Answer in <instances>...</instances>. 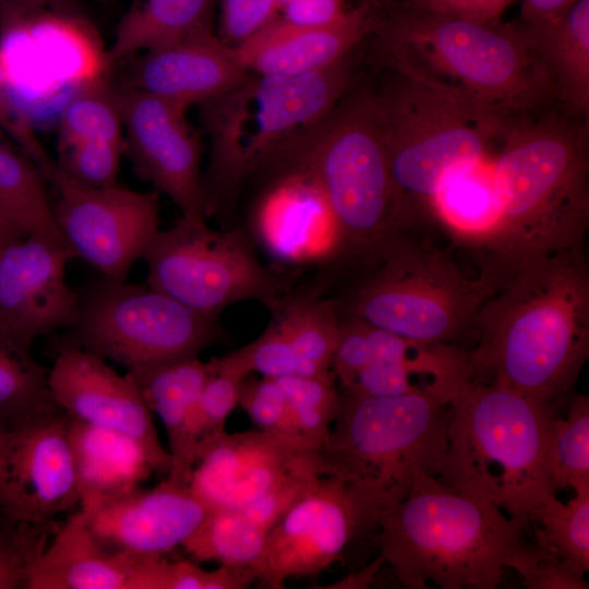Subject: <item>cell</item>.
Here are the masks:
<instances>
[{
	"label": "cell",
	"mask_w": 589,
	"mask_h": 589,
	"mask_svg": "<svg viewBox=\"0 0 589 589\" xmlns=\"http://www.w3.org/2000/svg\"><path fill=\"white\" fill-rule=\"evenodd\" d=\"M142 260L149 286L206 315L244 300L273 310L286 296L283 279L261 263L241 231L213 229L206 219L181 216L158 231Z\"/></svg>",
	"instance_id": "obj_12"
},
{
	"label": "cell",
	"mask_w": 589,
	"mask_h": 589,
	"mask_svg": "<svg viewBox=\"0 0 589 589\" xmlns=\"http://www.w3.org/2000/svg\"><path fill=\"white\" fill-rule=\"evenodd\" d=\"M74 259L65 242L39 233H15L0 244V336L33 348L75 323L80 294L65 279Z\"/></svg>",
	"instance_id": "obj_16"
},
{
	"label": "cell",
	"mask_w": 589,
	"mask_h": 589,
	"mask_svg": "<svg viewBox=\"0 0 589 589\" xmlns=\"http://www.w3.org/2000/svg\"><path fill=\"white\" fill-rule=\"evenodd\" d=\"M218 0H132L117 27L108 57L115 63L213 31Z\"/></svg>",
	"instance_id": "obj_28"
},
{
	"label": "cell",
	"mask_w": 589,
	"mask_h": 589,
	"mask_svg": "<svg viewBox=\"0 0 589 589\" xmlns=\"http://www.w3.org/2000/svg\"><path fill=\"white\" fill-rule=\"evenodd\" d=\"M373 527L378 554L410 589H494L506 569L521 576L544 558L527 524L421 469L406 498Z\"/></svg>",
	"instance_id": "obj_2"
},
{
	"label": "cell",
	"mask_w": 589,
	"mask_h": 589,
	"mask_svg": "<svg viewBox=\"0 0 589 589\" xmlns=\"http://www.w3.org/2000/svg\"><path fill=\"white\" fill-rule=\"evenodd\" d=\"M39 9L75 12L72 0H0V13L27 12Z\"/></svg>",
	"instance_id": "obj_52"
},
{
	"label": "cell",
	"mask_w": 589,
	"mask_h": 589,
	"mask_svg": "<svg viewBox=\"0 0 589 589\" xmlns=\"http://www.w3.org/2000/svg\"><path fill=\"white\" fill-rule=\"evenodd\" d=\"M284 392L297 432L321 444L340 407V393L332 370L313 375L274 378Z\"/></svg>",
	"instance_id": "obj_39"
},
{
	"label": "cell",
	"mask_w": 589,
	"mask_h": 589,
	"mask_svg": "<svg viewBox=\"0 0 589 589\" xmlns=\"http://www.w3.org/2000/svg\"><path fill=\"white\" fill-rule=\"evenodd\" d=\"M567 502L548 494L530 517L533 545L548 558L581 574L589 570V484L576 489Z\"/></svg>",
	"instance_id": "obj_32"
},
{
	"label": "cell",
	"mask_w": 589,
	"mask_h": 589,
	"mask_svg": "<svg viewBox=\"0 0 589 589\" xmlns=\"http://www.w3.org/2000/svg\"><path fill=\"white\" fill-rule=\"evenodd\" d=\"M211 360L218 369L242 380L255 372L271 378L313 375L275 318L257 338L248 345L221 358Z\"/></svg>",
	"instance_id": "obj_40"
},
{
	"label": "cell",
	"mask_w": 589,
	"mask_h": 589,
	"mask_svg": "<svg viewBox=\"0 0 589 589\" xmlns=\"http://www.w3.org/2000/svg\"><path fill=\"white\" fill-rule=\"evenodd\" d=\"M48 382L57 405L72 418L123 434L141 445L154 472L168 476L171 456L158 437L136 385L83 349L56 345Z\"/></svg>",
	"instance_id": "obj_20"
},
{
	"label": "cell",
	"mask_w": 589,
	"mask_h": 589,
	"mask_svg": "<svg viewBox=\"0 0 589 589\" xmlns=\"http://www.w3.org/2000/svg\"><path fill=\"white\" fill-rule=\"evenodd\" d=\"M274 172L251 217L261 247L290 265L323 264L345 253L342 233L317 183L300 170Z\"/></svg>",
	"instance_id": "obj_21"
},
{
	"label": "cell",
	"mask_w": 589,
	"mask_h": 589,
	"mask_svg": "<svg viewBox=\"0 0 589 589\" xmlns=\"http://www.w3.org/2000/svg\"><path fill=\"white\" fill-rule=\"evenodd\" d=\"M44 180L24 153L3 141L0 143V221L19 232L39 233L64 242Z\"/></svg>",
	"instance_id": "obj_31"
},
{
	"label": "cell",
	"mask_w": 589,
	"mask_h": 589,
	"mask_svg": "<svg viewBox=\"0 0 589 589\" xmlns=\"http://www.w3.org/2000/svg\"><path fill=\"white\" fill-rule=\"evenodd\" d=\"M485 299L468 350L471 377L561 416L589 356V266L584 247L533 257Z\"/></svg>",
	"instance_id": "obj_1"
},
{
	"label": "cell",
	"mask_w": 589,
	"mask_h": 589,
	"mask_svg": "<svg viewBox=\"0 0 589 589\" xmlns=\"http://www.w3.org/2000/svg\"><path fill=\"white\" fill-rule=\"evenodd\" d=\"M514 0H404L397 5L423 10L477 23L500 21Z\"/></svg>",
	"instance_id": "obj_48"
},
{
	"label": "cell",
	"mask_w": 589,
	"mask_h": 589,
	"mask_svg": "<svg viewBox=\"0 0 589 589\" xmlns=\"http://www.w3.org/2000/svg\"><path fill=\"white\" fill-rule=\"evenodd\" d=\"M211 364L199 357L183 358L129 371L145 405L163 422L171 456L167 480L189 486L194 467L193 419Z\"/></svg>",
	"instance_id": "obj_26"
},
{
	"label": "cell",
	"mask_w": 589,
	"mask_h": 589,
	"mask_svg": "<svg viewBox=\"0 0 589 589\" xmlns=\"http://www.w3.org/2000/svg\"><path fill=\"white\" fill-rule=\"evenodd\" d=\"M2 433H3V430L0 429V441H1V437H2Z\"/></svg>",
	"instance_id": "obj_56"
},
{
	"label": "cell",
	"mask_w": 589,
	"mask_h": 589,
	"mask_svg": "<svg viewBox=\"0 0 589 589\" xmlns=\"http://www.w3.org/2000/svg\"><path fill=\"white\" fill-rule=\"evenodd\" d=\"M524 586L529 589H587L585 574L567 564L539 558L521 575Z\"/></svg>",
	"instance_id": "obj_49"
},
{
	"label": "cell",
	"mask_w": 589,
	"mask_h": 589,
	"mask_svg": "<svg viewBox=\"0 0 589 589\" xmlns=\"http://www.w3.org/2000/svg\"><path fill=\"white\" fill-rule=\"evenodd\" d=\"M349 9L346 0H296L285 7L278 16L300 26H323L339 21Z\"/></svg>",
	"instance_id": "obj_50"
},
{
	"label": "cell",
	"mask_w": 589,
	"mask_h": 589,
	"mask_svg": "<svg viewBox=\"0 0 589 589\" xmlns=\"http://www.w3.org/2000/svg\"><path fill=\"white\" fill-rule=\"evenodd\" d=\"M118 96L124 155L134 175L171 199L182 217L206 219L202 148L185 108L124 85Z\"/></svg>",
	"instance_id": "obj_17"
},
{
	"label": "cell",
	"mask_w": 589,
	"mask_h": 589,
	"mask_svg": "<svg viewBox=\"0 0 589 589\" xmlns=\"http://www.w3.org/2000/svg\"><path fill=\"white\" fill-rule=\"evenodd\" d=\"M211 373L200 393L192 428L194 460L197 447L224 433L229 413L238 405L242 378L218 369L208 360Z\"/></svg>",
	"instance_id": "obj_42"
},
{
	"label": "cell",
	"mask_w": 589,
	"mask_h": 589,
	"mask_svg": "<svg viewBox=\"0 0 589 589\" xmlns=\"http://www.w3.org/2000/svg\"><path fill=\"white\" fill-rule=\"evenodd\" d=\"M321 476L318 464L302 468L279 482L254 502L238 509L257 526L268 531L280 516Z\"/></svg>",
	"instance_id": "obj_47"
},
{
	"label": "cell",
	"mask_w": 589,
	"mask_h": 589,
	"mask_svg": "<svg viewBox=\"0 0 589 589\" xmlns=\"http://www.w3.org/2000/svg\"><path fill=\"white\" fill-rule=\"evenodd\" d=\"M49 369L32 348L0 336V429L9 430L57 407L48 382Z\"/></svg>",
	"instance_id": "obj_34"
},
{
	"label": "cell",
	"mask_w": 589,
	"mask_h": 589,
	"mask_svg": "<svg viewBox=\"0 0 589 589\" xmlns=\"http://www.w3.org/2000/svg\"><path fill=\"white\" fill-rule=\"evenodd\" d=\"M264 169L300 170L317 183L342 233L345 252L374 261L400 236L374 92L344 96Z\"/></svg>",
	"instance_id": "obj_8"
},
{
	"label": "cell",
	"mask_w": 589,
	"mask_h": 589,
	"mask_svg": "<svg viewBox=\"0 0 589 589\" xmlns=\"http://www.w3.org/2000/svg\"><path fill=\"white\" fill-rule=\"evenodd\" d=\"M0 45L14 100L36 81L75 91L108 79L112 67L93 26L76 12L0 13Z\"/></svg>",
	"instance_id": "obj_15"
},
{
	"label": "cell",
	"mask_w": 589,
	"mask_h": 589,
	"mask_svg": "<svg viewBox=\"0 0 589 589\" xmlns=\"http://www.w3.org/2000/svg\"><path fill=\"white\" fill-rule=\"evenodd\" d=\"M492 156L496 227L488 253L505 277L543 254L584 247L589 224L584 128L517 116Z\"/></svg>",
	"instance_id": "obj_4"
},
{
	"label": "cell",
	"mask_w": 589,
	"mask_h": 589,
	"mask_svg": "<svg viewBox=\"0 0 589 589\" xmlns=\"http://www.w3.org/2000/svg\"><path fill=\"white\" fill-rule=\"evenodd\" d=\"M385 8L358 2L339 21L300 26L277 16L235 47L241 65L254 74L296 75L334 65L375 31Z\"/></svg>",
	"instance_id": "obj_23"
},
{
	"label": "cell",
	"mask_w": 589,
	"mask_h": 589,
	"mask_svg": "<svg viewBox=\"0 0 589 589\" xmlns=\"http://www.w3.org/2000/svg\"><path fill=\"white\" fill-rule=\"evenodd\" d=\"M266 534L238 508L212 509L181 546L195 562L252 568L263 552Z\"/></svg>",
	"instance_id": "obj_35"
},
{
	"label": "cell",
	"mask_w": 589,
	"mask_h": 589,
	"mask_svg": "<svg viewBox=\"0 0 589 589\" xmlns=\"http://www.w3.org/2000/svg\"><path fill=\"white\" fill-rule=\"evenodd\" d=\"M0 128L16 142L38 168L45 180H51L56 170L55 161L45 151L32 129L28 116L16 105L11 93L8 70L0 45Z\"/></svg>",
	"instance_id": "obj_45"
},
{
	"label": "cell",
	"mask_w": 589,
	"mask_h": 589,
	"mask_svg": "<svg viewBox=\"0 0 589 589\" xmlns=\"http://www.w3.org/2000/svg\"><path fill=\"white\" fill-rule=\"evenodd\" d=\"M58 526L43 528L19 524L0 513V589H24L28 567L47 546Z\"/></svg>",
	"instance_id": "obj_41"
},
{
	"label": "cell",
	"mask_w": 589,
	"mask_h": 589,
	"mask_svg": "<svg viewBox=\"0 0 589 589\" xmlns=\"http://www.w3.org/2000/svg\"><path fill=\"white\" fill-rule=\"evenodd\" d=\"M320 445L296 434L225 431L197 447L189 488L211 510L242 508L293 472L318 464Z\"/></svg>",
	"instance_id": "obj_19"
},
{
	"label": "cell",
	"mask_w": 589,
	"mask_h": 589,
	"mask_svg": "<svg viewBox=\"0 0 589 589\" xmlns=\"http://www.w3.org/2000/svg\"><path fill=\"white\" fill-rule=\"evenodd\" d=\"M492 156L449 172L438 184L430 204V216H434L456 240L486 252L497 219Z\"/></svg>",
	"instance_id": "obj_29"
},
{
	"label": "cell",
	"mask_w": 589,
	"mask_h": 589,
	"mask_svg": "<svg viewBox=\"0 0 589 589\" xmlns=\"http://www.w3.org/2000/svg\"><path fill=\"white\" fill-rule=\"evenodd\" d=\"M372 35L394 71L483 109L529 115L556 98L534 36L519 21L477 23L392 3Z\"/></svg>",
	"instance_id": "obj_3"
},
{
	"label": "cell",
	"mask_w": 589,
	"mask_h": 589,
	"mask_svg": "<svg viewBox=\"0 0 589 589\" xmlns=\"http://www.w3.org/2000/svg\"><path fill=\"white\" fill-rule=\"evenodd\" d=\"M358 2H368V3H372L382 8H387L388 5L393 3L392 0H359Z\"/></svg>",
	"instance_id": "obj_55"
},
{
	"label": "cell",
	"mask_w": 589,
	"mask_h": 589,
	"mask_svg": "<svg viewBox=\"0 0 589 589\" xmlns=\"http://www.w3.org/2000/svg\"><path fill=\"white\" fill-rule=\"evenodd\" d=\"M249 74L233 48L208 31L145 51L131 62L123 85L187 109L226 93Z\"/></svg>",
	"instance_id": "obj_24"
},
{
	"label": "cell",
	"mask_w": 589,
	"mask_h": 589,
	"mask_svg": "<svg viewBox=\"0 0 589 589\" xmlns=\"http://www.w3.org/2000/svg\"><path fill=\"white\" fill-rule=\"evenodd\" d=\"M374 92L381 117L398 233L421 214L453 170L484 160L518 115L483 109L414 75Z\"/></svg>",
	"instance_id": "obj_7"
},
{
	"label": "cell",
	"mask_w": 589,
	"mask_h": 589,
	"mask_svg": "<svg viewBox=\"0 0 589 589\" xmlns=\"http://www.w3.org/2000/svg\"><path fill=\"white\" fill-rule=\"evenodd\" d=\"M124 144L108 141H81L59 148L58 170L93 187L117 184Z\"/></svg>",
	"instance_id": "obj_43"
},
{
	"label": "cell",
	"mask_w": 589,
	"mask_h": 589,
	"mask_svg": "<svg viewBox=\"0 0 589 589\" xmlns=\"http://www.w3.org/2000/svg\"><path fill=\"white\" fill-rule=\"evenodd\" d=\"M136 558L108 549L80 508L31 564L24 589H128Z\"/></svg>",
	"instance_id": "obj_25"
},
{
	"label": "cell",
	"mask_w": 589,
	"mask_h": 589,
	"mask_svg": "<svg viewBox=\"0 0 589 589\" xmlns=\"http://www.w3.org/2000/svg\"><path fill=\"white\" fill-rule=\"evenodd\" d=\"M546 469L554 493L589 484V398L574 394L566 411L550 420Z\"/></svg>",
	"instance_id": "obj_36"
},
{
	"label": "cell",
	"mask_w": 589,
	"mask_h": 589,
	"mask_svg": "<svg viewBox=\"0 0 589 589\" xmlns=\"http://www.w3.org/2000/svg\"><path fill=\"white\" fill-rule=\"evenodd\" d=\"M15 233H22V232H19V231H15L14 229H12L11 227H9L8 225L3 224L2 221H0V244L9 237L15 235Z\"/></svg>",
	"instance_id": "obj_54"
},
{
	"label": "cell",
	"mask_w": 589,
	"mask_h": 589,
	"mask_svg": "<svg viewBox=\"0 0 589 589\" xmlns=\"http://www.w3.org/2000/svg\"><path fill=\"white\" fill-rule=\"evenodd\" d=\"M219 39L235 48L279 15L277 0H218Z\"/></svg>",
	"instance_id": "obj_46"
},
{
	"label": "cell",
	"mask_w": 589,
	"mask_h": 589,
	"mask_svg": "<svg viewBox=\"0 0 589 589\" xmlns=\"http://www.w3.org/2000/svg\"><path fill=\"white\" fill-rule=\"evenodd\" d=\"M271 311L311 374L330 370L341 323L334 303L315 294L285 296Z\"/></svg>",
	"instance_id": "obj_33"
},
{
	"label": "cell",
	"mask_w": 589,
	"mask_h": 589,
	"mask_svg": "<svg viewBox=\"0 0 589 589\" xmlns=\"http://www.w3.org/2000/svg\"><path fill=\"white\" fill-rule=\"evenodd\" d=\"M578 0H524L519 22L529 28L541 27L561 16Z\"/></svg>",
	"instance_id": "obj_51"
},
{
	"label": "cell",
	"mask_w": 589,
	"mask_h": 589,
	"mask_svg": "<svg viewBox=\"0 0 589 589\" xmlns=\"http://www.w3.org/2000/svg\"><path fill=\"white\" fill-rule=\"evenodd\" d=\"M80 294L75 323L53 335L129 371L199 357L223 338L218 316L200 313L145 284L101 276Z\"/></svg>",
	"instance_id": "obj_11"
},
{
	"label": "cell",
	"mask_w": 589,
	"mask_h": 589,
	"mask_svg": "<svg viewBox=\"0 0 589 589\" xmlns=\"http://www.w3.org/2000/svg\"><path fill=\"white\" fill-rule=\"evenodd\" d=\"M349 57L296 75L250 73L200 105L211 156L203 175L207 216L247 176L262 170L290 141L321 122L346 95Z\"/></svg>",
	"instance_id": "obj_9"
},
{
	"label": "cell",
	"mask_w": 589,
	"mask_h": 589,
	"mask_svg": "<svg viewBox=\"0 0 589 589\" xmlns=\"http://www.w3.org/2000/svg\"><path fill=\"white\" fill-rule=\"evenodd\" d=\"M83 510L108 549L131 557L165 555L181 546L211 512L189 486L167 479Z\"/></svg>",
	"instance_id": "obj_22"
},
{
	"label": "cell",
	"mask_w": 589,
	"mask_h": 589,
	"mask_svg": "<svg viewBox=\"0 0 589 589\" xmlns=\"http://www.w3.org/2000/svg\"><path fill=\"white\" fill-rule=\"evenodd\" d=\"M449 416L446 397L340 393L338 413L318 448L320 471L345 484L363 529L406 498L418 469L437 477Z\"/></svg>",
	"instance_id": "obj_5"
},
{
	"label": "cell",
	"mask_w": 589,
	"mask_h": 589,
	"mask_svg": "<svg viewBox=\"0 0 589 589\" xmlns=\"http://www.w3.org/2000/svg\"><path fill=\"white\" fill-rule=\"evenodd\" d=\"M71 417L60 407L4 430L0 441V513L12 521L57 527L81 502Z\"/></svg>",
	"instance_id": "obj_14"
},
{
	"label": "cell",
	"mask_w": 589,
	"mask_h": 589,
	"mask_svg": "<svg viewBox=\"0 0 589 589\" xmlns=\"http://www.w3.org/2000/svg\"><path fill=\"white\" fill-rule=\"evenodd\" d=\"M124 144L118 87L109 79L70 95L59 116V148L81 141Z\"/></svg>",
	"instance_id": "obj_37"
},
{
	"label": "cell",
	"mask_w": 589,
	"mask_h": 589,
	"mask_svg": "<svg viewBox=\"0 0 589 589\" xmlns=\"http://www.w3.org/2000/svg\"><path fill=\"white\" fill-rule=\"evenodd\" d=\"M363 529L345 484L321 476L267 531L252 567L256 580L281 589L294 577L314 576L339 558Z\"/></svg>",
	"instance_id": "obj_18"
},
{
	"label": "cell",
	"mask_w": 589,
	"mask_h": 589,
	"mask_svg": "<svg viewBox=\"0 0 589 589\" xmlns=\"http://www.w3.org/2000/svg\"><path fill=\"white\" fill-rule=\"evenodd\" d=\"M254 580L251 567L220 565L206 570L194 560L169 561L157 555L134 561L128 589H244Z\"/></svg>",
	"instance_id": "obj_38"
},
{
	"label": "cell",
	"mask_w": 589,
	"mask_h": 589,
	"mask_svg": "<svg viewBox=\"0 0 589 589\" xmlns=\"http://www.w3.org/2000/svg\"><path fill=\"white\" fill-rule=\"evenodd\" d=\"M385 564L384 558L378 554V556L372 561L370 564L359 569L358 572L344 577L335 584H332L327 588L336 589H364L368 588L373 579L375 578L376 573L381 566Z\"/></svg>",
	"instance_id": "obj_53"
},
{
	"label": "cell",
	"mask_w": 589,
	"mask_h": 589,
	"mask_svg": "<svg viewBox=\"0 0 589 589\" xmlns=\"http://www.w3.org/2000/svg\"><path fill=\"white\" fill-rule=\"evenodd\" d=\"M69 434L82 509L89 510L140 486L154 472L141 445L123 434L72 417Z\"/></svg>",
	"instance_id": "obj_27"
},
{
	"label": "cell",
	"mask_w": 589,
	"mask_h": 589,
	"mask_svg": "<svg viewBox=\"0 0 589 589\" xmlns=\"http://www.w3.org/2000/svg\"><path fill=\"white\" fill-rule=\"evenodd\" d=\"M529 29L534 36L542 60L552 79L556 98L562 100L573 113L587 117L589 111V0H578L556 20Z\"/></svg>",
	"instance_id": "obj_30"
},
{
	"label": "cell",
	"mask_w": 589,
	"mask_h": 589,
	"mask_svg": "<svg viewBox=\"0 0 589 589\" xmlns=\"http://www.w3.org/2000/svg\"><path fill=\"white\" fill-rule=\"evenodd\" d=\"M58 200L56 225L76 259L101 276L124 281L159 231V193L137 192L119 183L93 187L58 168L51 179Z\"/></svg>",
	"instance_id": "obj_13"
},
{
	"label": "cell",
	"mask_w": 589,
	"mask_h": 589,
	"mask_svg": "<svg viewBox=\"0 0 589 589\" xmlns=\"http://www.w3.org/2000/svg\"><path fill=\"white\" fill-rule=\"evenodd\" d=\"M498 284L492 273L469 278L445 252L400 236L351 296L349 315L412 341L460 347Z\"/></svg>",
	"instance_id": "obj_10"
},
{
	"label": "cell",
	"mask_w": 589,
	"mask_h": 589,
	"mask_svg": "<svg viewBox=\"0 0 589 589\" xmlns=\"http://www.w3.org/2000/svg\"><path fill=\"white\" fill-rule=\"evenodd\" d=\"M447 448L437 478L530 527L552 493L545 444L553 418L528 398L470 377L449 399Z\"/></svg>",
	"instance_id": "obj_6"
},
{
	"label": "cell",
	"mask_w": 589,
	"mask_h": 589,
	"mask_svg": "<svg viewBox=\"0 0 589 589\" xmlns=\"http://www.w3.org/2000/svg\"><path fill=\"white\" fill-rule=\"evenodd\" d=\"M238 405L260 430L300 435L287 398L274 378L245 377L240 385Z\"/></svg>",
	"instance_id": "obj_44"
}]
</instances>
